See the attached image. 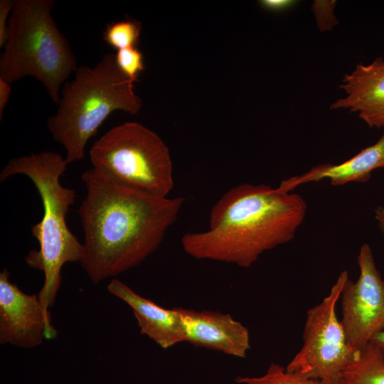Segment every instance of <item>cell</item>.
<instances>
[{"mask_svg":"<svg viewBox=\"0 0 384 384\" xmlns=\"http://www.w3.org/2000/svg\"><path fill=\"white\" fill-rule=\"evenodd\" d=\"M375 218L380 231L384 235V206H379L375 208Z\"/></svg>","mask_w":384,"mask_h":384,"instance_id":"603a6c76","label":"cell"},{"mask_svg":"<svg viewBox=\"0 0 384 384\" xmlns=\"http://www.w3.org/2000/svg\"><path fill=\"white\" fill-rule=\"evenodd\" d=\"M10 83L0 78V119H2L4 111L11 95Z\"/></svg>","mask_w":384,"mask_h":384,"instance_id":"44dd1931","label":"cell"},{"mask_svg":"<svg viewBox=\"0 0 384 384\" xmlns=\"http://www.w3.org/2000/svg\"><path fill=\"white\" fill-rule=\"evenodd\" d=\"M336 4L335 0H315L311 4V9L320 32L331 31L338 24L334 13Z\"/></svg>","mask_w":384,"mask_h":384,"instance_id":"ac0fdd59","label":"cell"},{"mask_svg":"<svg viewBox=\"0 0 384 384\" xmlns=\"http://www.w3.org/2000/svg\"><path fill=\"white\" fill-rule=\"evenodd\" d=\"M79 209L81 266L95 284L139 265L162 242L185 202L124 184L97 168L85 171Z\"/></svg>","mask_w":384,"mask_h":384,"instance_id":"6da1fadb","label":"cell"},{"mask_svg":"<svg viewBox=\"0 0 384 384\" xmlns=\"http://www.w3.org/2000/svg\"><path fill=\"white\" fill-rule=\"evenodd\" d=\"M378 169H384V130L375 143L349 159L338 164L317 165L304 174L282 181L277 188L292 192L299 185L323 179H329L334 186L351 182H366L370 178L372 171Z\"/></svg>","mask_w":384,"mask_h":384,"instance_id":"4fadbf2b","label":"cell"},{"mask_svg":"<svg viewBox=\"0 0 384 384\" xmlns=\"http://www.w3.org/2000/svg\"><path fill=\"white\" fill-rule=\"evenodd\" d=\"M339 88L346 96L336 100L331 110H348L371 128H384V59L356 65L344 75Z\"/></svg>","mask_w":384,"mask_h":384,"instance_id":"8fae6325","label":"cell"},{"mask_svg":"<svg viewBox=\"0 0 384 384\" xmlns=\"http://www.w3.org/2000/svg\"><path fill=\"white\" fill-rule=\"evenodd\" d=\"M90 157L94 168L149 193L167 197L174 186L169 148L140 123L127 122L110 129L92 144Z\"/></svg>","mask_w":384,"mask_h":384,"instance_id":"8992f818","label":"cell"},{"mask_svg":"<svg viewBox=\"0 0 384 384\" xmlns=\"http://www.w3.org/2000/svg\"><path fill=\"white\" fill-rule=\"evenodd\" d=\"M116 62L121 71L134 83L144 70L143 53L137 47L117 50Z\"/></svg>","mask_w":384,"mask_h":384,"instance_id":"e0dca14e","label":"cell"},{"mask_svg":"<svg viewBox=\"0 0 384 384\" xmlns=\"http://www.w3.org/2000/svg\"><path fill=\"white\" fill-rule=\"evenodd\" d=\"M348 279V272H341L329 294L307 311L302 346L287 365V370L325 384H341L342 373L356 353L350 347L336 313L337 303Z\"/></svg>","mask_w":384,"mask_h":384,"instance_id":"52a82bcc","label":"cell"},{"mask_svg":"<svg viewBox=\"0 0 384 384\" xmlns=\"http://www.w3.org/2000/svg\"><path fill=\"white\" fill-rule=\"evenodd\" d=\"M184 342L238 358L250 348L248 329L229 314L176 307Z\"/></svg>","mask_w":384,"mask_h":384,"instance_id":"30bf717a","label":"cell"},{"mask_svg":"<svg viewBox=\"0 0 384 384\" xmlns=\"http://www.w3.org/2000/svg\"><path fill=\"white\" fill-rule=\"evenodd\" d=\"M239 384H325L321 380L289 371L275 363H271L266 373L260 376H238Z\"/></svg>","mask_w":384,"mask_h":384,"instance_id":"2e32d148","label":"cell"},{"mask_svg":"<svg viewBox=\"0 0 384 384\" xmlns=\"http://www.w3.org/2000/svg\"><path fill=\"white\" fill-rule=\"evenodd\" d=\"M68 162L53 151H42L13 158L0 174V181L16 174L26 176L33 183L43 204L41 220L31 228V235L39 244L25 258L31 267L43 271V285L38 294L47 314L55 300L61 284V270L69 262H80L83 245L71 233L66 223V215L76 197L75 190L60 182Z\"/></svg>","mask_w":384,"mask_h":384,"instance_id":"3957f363","label":"cell"},{"mask_svg":"<svg viewBox=\"0 0 384 384\" xmlns=\"http://www.w3.org/2000/svg\"><path fill=\"white\" fill-rule=\"evenodd\" d=\"M56 336L50 314L44 311L38 294L22 292L11 282L4 268L0 272V343L31 348Z\"/></svg>","mask_w":384,"mask_h":384,"instance_id":"9c48e42d","label":"cell"},{"mask_svg":"<svg viewBox=\"0 0 384 384\" xmlns=\"http://www.w3.org/2000/svg\"><path fill=\"white\" fill-rule=\"evenodd\" d=\"M357 262L359 276L355 282L346 281L339 299L341 321L354 352L368 345L384 329V279L368 243L361 247Z\"/></svg>","mask_w":384,"mask_h":384,"instance_id":"ba28073f","label":"cell"},{"mask_svg":"<svg viewBox=\"0 0 384 384\" xmlns=\"http://www.w3.org/2000/svg\"><path fill=\"white\" fill-rule=\"evenodd\" d=\"M297 2L294 0H261L259 4L262 9L271 12H283L292 8Z\"/></svg>","mask_w":384,"mask_h":384,"instance_id":"ffe728a7","label":"cell"},{"mask_svg":"<svg viewBox=\"0 0 384 384\" xmlns=\"http://www.w3.org/2000/svg\"><path fill=\"white\" fill-rule=\"evenodd\" d=\"M142 23L137 20L126 19L108 23L103 32L104 41L117 50L137 47L139 42Z\"/></svg>","mask_w":384,"mask_h":384,"instance_id":"9a60e30c","label":"cell"},{"mask_svg":"<svg viewBox=\"0 0 384 384\" xmlns=\"http://www.w3.org/2000/svg\"><path fill=\"white\" fill-rule=\"evenodd\" d=\"M107 290L132 309L142 334L161 348H169L184 342L176 307L165 309L133 291L117 279H112Z\"/></svg>","mask_w":384,"mask_h":384,"instance_id":"7c38bea8","label":"cell"},{"mask_svg":"<svg viewBox=\"0 0 384 384\" xmlns=\"http://www.w3.org/2000/svg\"><path fill=\"white\" fill-rule=\"evenodd\" d=\"M306 211L299 194L265 184H240L212 208L209 228L186 233L181 245L198 260L250 267L265 252L291 241Z\"/></svg>","mask_w":384,"mask_h":384,"instance_id":"7a4b0ae2","label":"cell"},{"mask_svg":"<svg viewBox=\"0 0 384 384\" xmlns=\"http://www.w3.org/2000/svg\"><path fill=\"white\" fill-rule=\"evenodd\" d=\"M341 384H384V361L372 343L355 353L342 373Z\"/></svg>","mask_w":384,"mask_h":384,"instance_id":"5bb4252c","label":"cell"},{"mask_svg":"<svg viewBox=\"0 0 384 384\" xmlns=\"http://www.w3.org/2000/svg\"><path fill=\"white\" fill-rule=\"evenodd\" d=\"M15 0L0 1V48L4 47L8 37L9 18Z\"/></svg>","mask_w":384,"mask_h":384,"instance_id":"d6986e66","label":"cell"},{"mask_svg":"<svg viewBox=\"0 0 384 384\" xmlns=\"http://www.w3.org/2000/svg\"><path fill=\"white\" fill-rule=\"evenodd\" d=\"M53 0H15L0 56V78L11 83L31 76L58 104L63 85L79 66L52 16Z\"/></svg>","mask_w":384,"mask_h":384,"instance_id":"5b68a950","label":"cell"},{"mask_svg":"<svg viewBox=\"0 0 384 384\" xmlns=\"http://www.w3.org/2000/svg\"><path fill=\"white\" fill-rule=\"evenodd\" d=\"M370 343L377 348L384 361V329L374 336Z\"/></svg>","mask_w":384,"mask_h":384,"instance_id":"7402d4cb","label":"cell"},{"mask_svg":"<svg viewBox=\"0 0 384 384\" xmlns=\"http://www.w3.org/2000/svg\"><path fill=\"white\" fill-rule=\"evenodd\" d=\"M134 82L119 69L115 54L106 53L94 66H79L60 91L57 112L47 120L54 141L66 151L68 164L85 156L88 140L113 112L132 114L142 108Z\"/></svg>","mask_w":384,"mask_h":384,"instance_id":"277c9868","label":"cell"}]
</instances>
